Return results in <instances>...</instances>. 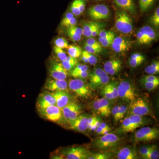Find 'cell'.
<instances>
[{
  "mask_svg": "<svg viewBox=\"0 0 159 159\" xmlns=\"http://www.w3.org/2000/svg\"><path fill=\"white\" fill-rule=\"evenodd\" d=\"M127 111L129 115L141 116H149L154 118V115L148 102L142 98H136L129 102Z\"/></svg>",
  "mask_w": 159,
  "mask_h": 159,
  "instance_id": "obj_1",
  "label": "cell"
},
{
  "mask_svg": "<svg viewBox=\"0 0 159 159\" xmlns=\"http://www.w3.org/2000/svg\"><path fill=\"white\" fill-rule=\"evenodd\" d=\"M38 111L43 118L57 124H62L65 120L62 110L56 105L49 106L46 108L38 109Z\"/></svg>",
  "mask_w": 159,
  "mask_h": 159,
  "instance_id": "obj_2",
  "label": "cell"
},
{
  "mask_svg": "<svg viewBox=\"0 0 159 159\" xmlns=\"http://www.w3.org/2000/svg\"><path fill=\"white\" fill-rule=\"evenodd\" d=\"M120 139L115 134L108 133L94 140V146L101 150H107L115 148L119 145Z\"/></svg>",
  "mask_w": 159,
  "mask_h": 159,
  "instance_id": "obj_3",
  "label": "cell"
},
{
  "mask_svg": "<svg viewBox=\"0 0 159 159\" xmlns=\"http://www.w3.org/2000/svg\"><path fill=\"white\" fill-rule=\"evenodd\" d=\"M116 27L117 30L123 34H130L132 32V20L124 10L117 11L116 17Z\"/></svg>",
  "mask_w": 159,
  "mask_h": 159,
  "instance_id": "obj_4",
  "label": "cell"
},
{
  "mask_svg": "<svg viewBox=\"0 0 159 159\" xmlns=\"http://www.w3.org/2000/svg\"><path fill=\"white\" fill-rule=\"evenodd\" d=\"M108 74L102 69L94 70L89 75V85L93 90L102 89L109 82Z\"/></svg>",
  "mask_w": 159,
  "mask_h": 159,
  "instance_id": "obj_5",
  "label": "cell"
},
{
  "mask_svg": "<svg viewBox=\"0 0 159 159\" xmlns=\"http://www.w3.org/2000/svg\"><path fill=\"white\" fill-rule=\"evenodd\" d=\"M146 121L143 116L129 115L122 121L121 130L124 133L133 132L139 127L145 125Z\"/></svg>",
  "mask_w": 159,
  "mask_h": 159,
  "instance_id": "obj_6",
  "label": "cell"
},
{
  "mask_svg": "<svg viewBox=\"0 0 159 159\" xmlns=\"http://www.w3.org/2000/svg\"><path fill=\"white\" fill-rule=\"evenodd\" d=\"M158 129L148 126L140 128L134 135L135 142H148L157 139L159 137Z\"/></svg>",
  "mask_w": 159,
  "mask_h": 159,
  "instance_id": "obj_7",
  "label": "cell"
},
{
  "mask_svg": "<svg viewBox=\"0 0 159 159\" xmlns=\"http://www.w3.org/2000/svg\"><path fill=\"white\" fill-rule=\"evenodd\" d=\"M68 87L70 90L77 97L85 98L90 96L91 90L82 79L75 78L70 80Z\"/></svg>",
  "mask_w": 159,
  "mask_h": 159,
  "instance_id": "obj_8",
  "label": "cell"
},
{
  "mask_svg": "<svg viewBox=\"0 0 159 159\" xmlns=\"http://www.w3.org/2000/svg\"><path fill=\"white\" fill-rule=\"evenodd\" d=\"M118 97L130 102L136 98L137 94L134 89L130 82L126 80L121 81L117 85Z\"/></svg>",
  "mask_w": 159,
  "mask_h": 159,
  "instance_id": "obj_9",
  "label": "cell"
},
{
  "mask_svg": "<svg viewBox=\"0 0 159 159\" xmlns=\"http://www.w3.org/2000/svg\"><path fill=\"white\" fill-rule=\"evenodd\" d=\"M62 110L64 118L69 123L74 121L81 114V108L80 105L74 100H71Z\"/></svg>",
  "mask_w": 159,
  "mask_h": 159,
  "instance_id": "obj_10",
  "label": "cell"
},
{
  "mask_svg": "<svg viewBox=\"0 0 159 159\" xmlns=\"http://www.w3.org/2000/svg\"><path fill=\"white\" fill-rule=\"evenodd\" d=\"M88 12L90 17L94 20L107 19L110 15L108 7L103 4L91 6L89 8Z\"/></svg>",
  "mask_w": 159,
  "mask_h": 159,
  "instance_id": "obj_11",
  "label": "cell"
},
{
  "mask_svg": "<svg viewBox=\"0 0 159 159\" xmlns=\"http://www.w3.org/2000/svg\"><path fill=\"white\" fill-rule=\"evenodd\" d=\"M62 155L67 159H88L91 153L82 146L72 147L63 151Z\"/></svg>",
  "mask_w": 159,
  "mask_h": 159,
  "instance_id": "obj_12",
  "label": "cell"
},
{
  "mask_svg": "<svg viewBox=\"0 0 159 159\" xmlns=\"http://www.w3.org/2000/svg\"><path fill=\"white\" fill-rule=\"evenodd\" d=\"M92 106L94 111L101 116L107 117L111 115L110 103L108 99L105 98L95 100L93 102Z\"/></svg>",
  "mask_w": 159,
  "mask_h": 159,
  "instance_id": "obj_13",
  "label": "cell"
},
{
  "mask_svg": "<svg viewBox=\"0 0 159 159\" xmlns=\"http://www.w3.org/2000/svg\"><path fill=\"white\" fill-rule=\"evenodd\" d=\"M49 72L50 76L53 79L65 80L67 77V71L64 68L61 63L54 61L50 63Z\"/></svg>",
  "mask_w": 159,
  "mask_h": 159,
  "instance_id": "obj_14",
  "label": "cell"
},
{
  "mask_svg": "<svg viewBox=\"0 0 159 159\" xmlns=\"http://www.w3.org/2000/svg\"><path fill=\"white\" fill-rule=\"evenodd\" d=\"M44 88L47 91L57 92L60 91H68V83L65 80H56L48 78L46 80Z\"/></svg>",
  "mask_w": 159,
  "mask_h": 159,
  "instance_id": "obj_15",
  "label": "cell"
},
{
  "mask_svg": "<svg viewBox=\"0 0 159 159\" xmlns=\"http://www.w3.org/2000/svg\"><path fill=\"white\" fill-rule=\"evenodd\" d=\"M89 116L86 114H80L74 121L70 123V129L79 132H84L88 127V119Z\"/></svg>",
  "mask_w": 159,
  "mask_h": 159,
  "instance_id": "obj_16",
  "label": "cell"
},
{
  "mask_svg": "<svg viewBox=\"0 0 159 159\" xmlns=\"http://www.w3.org/2000/svg\"><path fill=\"white\" fill-rule=\"evenodd\" d=\"M53 105H56V99L52 93L44 91L39 94L36 103L37 109L44 108Z\"/></svg>",
  "mask_w": 159,
  "mask_h": 159,
  "instance_id": "obj_17",
  "label": "cell"
},
{
  "mask_svg": "<svg viewBox=\"0 0 159 159\" xmlns=\"http://www.w3.org/2000/svg\"><path fill=\"white\" fill-rule=\"evenodd\" d=\"M130 41L122 37H115L111 44L113 50L116 53L128 51L131 47Z\"/></svg>",
  "mask_w": 159,
  "mask_h": 159,
  "instance_id": "obj_18",
  "label": "cell"
},
{
  "mask_svg": "<svg viewBox=\"0 0 159 159\" xmlns=\"http://www.w3.org/2000/svg\"><path fill=\"white\" fill-rule=\"evenodd\" d=\"M52 94L56 99V105L60 109L63 108L72 100V97L68 91H57L53 92Z\"/></svg>",
  "mask_w": 159,
  "mask_h": 159,
  "instance_id": "obj_19",
  "label": "cell"
},
{
  "mask_svg": "<svg viewBox=\"0 0 159 159\" xmlns=\"http://www.w3.org/2000/svg\"><path fill=\"white\" fill-rule=\"evenodd\" d=\"M122 69V62L118 59H112L107 61L103 66L104 70L107 74L114 75L119 73Z\"/></svg>",
  "mask_w": 159,
  "mask_h": 159,
  "instance_id": "obj_20",
  "label": "cell"
},
{
  "mask_svg": "<svg viewBox=\"0 0 159 159\" xmlns=\"http://www.w3.org/2000/svg\"><path fill=\"white\" fill-rule=\"evenodd\" d=\"M114 1L118 7L124 11H128L131 14H134L136 11L134 0H114Z\"/></svg>",
  "mask_w": 159,
  "mask_h": 159,
  "instance_id": "obj_21",
  "label": "cell"
},
{
  "mask_svg": "<svg viewBox=\"0 0 159 159\" xmlns=\"http://www.w3.org/2000/svg\"><path fill=\"white\" fill-rule=\"evenodd\" d=\"M117 158L119 159H136L138 158V154L134 148L130 147H124L118 152Z\"/></svg>",
  "mask_w": 159,
  "mask_h": 159,
  "instance_id": "obj_22",
  "label": "cell"
},
{
  "mask_svg": "<svg viewBox=\"0 0 159 159\" xmlns=\"http://www.w3.org/2000/svg\"><path fill=\"white\" fill-rule=\"evenodd\" d=\"M140 31L145 35L146 38V44L149 43L156 37V34L153 29L148 26H145L142 27L140 29Z\"/></svg>",
  "mask_w": 159,
  "mask_h": 159,
  "instance_id": "obj_23",
  "label": "cell"
},
{
  "mask_svg": "<svg viewBox=\"0 0 159 159\" xmlns=\"http://www.w3.org/2000/svg\"><path fill=\"white\" fill-rule=\"evenodd\" d=\"M99 23L93 21L87 22L84 24L82 29L83 34L86 37H91L92 32Z\"/></svg>",
  "mask_w": 159,
  "mask_h": 159,
  "instance_id": "obj_24",
  "label": "cell"
},
{
  "mask_svg": "<svg viewBox=\"0 0 159 159\" xmlns=\"http://www.w3.org/2000/svg\"><path fill=\"white\" fill-rule=\"evenodd\" d=\"M61 64L64 68L67 71H70L77 65V61L76 58L69 56L67 57L65 60L62 61Z\"/></svg>",
  "mask_w": 159,
  "mask_h": 159,
  "instance_id": "obj_25",
  "label": "cell"
},
{
  "mask_svg": "<svg viewBox=\"0 0 159 159\" xmlns=\"http://www.w3.org/2000/svg\"><path fill=\"white\" fill-rule=\"evenodd\" d=\"M67 52L69 56L77 58L81 56L82 51L79 46L71 45L67 48Z\"/></svg>",
  "mask_w": 159,
  "mask_h": 159,
  "instance_id": "obj_26",
  "label": "cell"
},
{
  "mask_svg": "<svg viewBox=\"0 0 159 159\" xmlns=\"http://www.w3.org/2000/svg\"><path fill=\"white\" fill-rule=\"evenodd\" d=\"M145 73L149 75H154L159 72V62L154 61L150 65L147 66L145 69Z\"/></svg>",
  "mask_w": 159,
  "mask_h": 159,
  "instance_id": "obj_27",
  "label": "cell"
},
{
  "mask_svg": "<svg viewBox=\"0 0 159 159\" xmlns=\"http://www.w3.org/2000/svg\"><path fill=\"white\" fill-rule=\"evenodd\" d=\"M155 2V0H139V6L141 11H147L153 6Z\"/></svg>",
  "mask_w": 159,
  "mask_h": 159,
  "instance_id": "obj_28",
  "label": "cell"
},
{
  "mask_svg": "<svg viewBox=\"0 0 159 159\" xmlns=\"http://www.w3.org/2000/svg\"><path fill=\"white\" fill-rule=\"evenodd\" d=\"M108 83L102 88L100 92V94L102 95L103 98H105L108 100H112L114 99L111 93Z\"/></svg>",
  "mask_w": 159,
  "mask_h": 159,
  "instance_id": "obj_29",
  "label": "cell"
},
{
  "mask_svg": "<svg viewBox=\"0 0 159 159\" xmlns=\"http://www.w3.org/2000/svg\"><path fill=\"white\" fill-rule=\"evenodd\" d=\"M159 152L156 146L153 145L150 147V150L148 154L144 157L145 159H159Z\"/></svg>",
  "mask_w": 159,
  "mask_h": 159,
  "instance_id": "obj_30",
  "label": "cell"
},
{
  "mask_svg": "<svg viewBox=\"0 0 159 159\" xmlns=\"http://www.w3.org/2000/svg\"><path fill=\"white\" fill-rule=\"evenodd\" d=\"M111 153L107 152H98L91 154L88 159H108L111 158Z\"/></svg>",
  "mask_w": 159,
  "mask_h": 159,
  "instance_id": "obj_31",
  "label": "cell"
},
{
  "mask_svg": "<svg viewBox=\"0 0 159 159\" xmlns=\"http://www.w3.org/2000/svg\"><path fill=\"white\" fill-rule=\"evenodd\" d=\"M115 38V34L111 35L107 37L99 38V42L102 46L104 47H109L112 43Z\"/></svg>",
  "mask_w": 159,
  "mask_h": 159,
  "instance_id": "obj_32",
  "label": "cell"
},
{
  "mask_svg": "<svg viewBox=\"0 0 159 159\" xmlns=\"http://www.w3.org/2000/svg\"><path fill=\"white\" fill-rule=\"evenodd\" d=\"M88 70L89 67L87 66L82 64L77 65L71 72V75L72 77H74L76 74L88 71Z\"/></svg>",
  "mask_w": 159,
  "mask_h": 159,
  "instance_id": "obj_33",
  "label": "cell"
},
{
  "mask_svg": "<svg viewBox=\"0 0 159 159\" xmlns=\"http://www.w3.org/2000/svg\"><path fill=\"white\" fill-rule=\"evenodd\" d=\"M55 46L61 49H67L69 47L67 41L63 37H59L55 39L54 41Z\"/></svg>",
  "mask_w": 159,
  "mask_h": 159,
  "instance_id": "obj_34",
  "label": "cell"
},
{
  "mask_svg": "<svg viewBox=\"0 0 159 159\" xmlns=\"http://www.w3.org/2000/svg\"><path fill=\"white\" fill-rule=\"evenodd\" d=\"M54 51L57 57L61 61L65 60L67 57L66 52L62 50V49L58 48L57 46L54 47Z\"/></svg>",
  "mask_w": 159,
  "mask_h": 159,
  "instance_id": "obj_35",
  "label": "cell"
},
{
  "mask_svg": "<svg viewBox=\"0 0 159 159\" xmlns=\"http://www.w3.org/2000/svg\"><path fill=\"white\" fill-rule=\"evenodd\" d=\"M82 53L85 55L87 60L88 63L92 65H95L97 62V57L93 54L89 53L86 51H82Z\"/></svg>",
  "mask_w": 159,
  "mask_h": 159,
  "instance_id": "obj_36",
  "label": "cell"
},
{
  "mask_svg": "<svg viewBox=\"0 0 159 159\" xmlns=\"http://www.w3.org/2000/svg\"><path fill=\"white\" fill-rule=\"evenodd\" d=\"M66 32L69 37H70V39H72L73 41H79L81 39V35L77 34L76 32H74V31L69 29V28H67Z\"/></svg>",
  "mask_w": 159,
  "mask_h": 159,
  "instance_id": "obj_37",
  "label": "cell"
},
{
  "mask_svg": "<svg viewBox=\"0 0 159 159\" xmlns=\"http://www.w3.org/2000/svg\"><path fill=\"white\" fill-rule=\"evenodd\" d=\"M144 84L145 88L148 91H152L157 88L159 85V81H153V82H142Z\"/></svg>",
  "mask_w": 159,
  "mask_h": 159,
  "instance_id": "obj_38",
  "label": "cell"
},
{
  "mask_svg": "<svg viewBox=\"0 0 159 159\" xmlns=\"http://www.w3.org/2000/svg\"><path fill=\"white\" fill-rule=\"evenodd\" d=\"M84 48L85 51L92 54H98L101 52L102 50V49L99 48L89 45L85 43L84 44Z\"/></svg>",
  "mask_w": 159,
  "mask_h": 159,
  "instance_id": "obj_39",
  "label": "cell"
},
{
  "mask_svg": "<svg viewBox=\"0 0 159 159\" xmlns=\"http://www.w3.org/2000/svg\"><path fill=\"white\" fill-rule=\"evenodd\" d=\"M151 22L152 25L155 26L158 28L159 26V7L157 8L156 10L155 11L154 13L151 18Z\"/></svg>",
  "mask_w": 159,
  "mask_h": 159,
  "instance_id": "obj_40",
  "label": "cell"
},
{
  "mask_svg": "<svg viewBox=\"0 0 159 159\" xmlns=\"http://www.w3.org/2000/svg\"><path fill=\"white\" fill-rule=\"evenodd\" d=\"M108 84L114 99H116L118 97V89L116 84L115 82H111L108 83Z\"/></svg>",
  "mask_w": 159,
  "mask_h": 159,
  "instance_id": "obj_41",
  "label": "cell"
},
{
  "mask_svg": "<svg viewBox=\"0 0 159 159\" xmlns=\"http://www.w3.org/2000/svg\"><path fill=\"white\" fill-rule=\"evenodd\" d=\"M85 43L89 45L93 46V47H96V48H99L102 49V46L99 41L93 38H89L87 40Z\"/></svg>",
  "mask_w": 159,
  "mask_h": 159,
  "instance_id": "obj_42",
  "label": "cell"
},
{
  "mask_svg": "<svg viewBox=\"0 0 159 159\" xmlns=\"http://www.w3.org/2000/svg\"><path fill=\"white\" fill-rule=\"evenodd\" d=\"M77 23V20L75 17H74L66 21L61 22V25L62 27L68 28L69 27H72V26L76 25Z\"/></svg>",
  "mask_w": 159,
  "mask_h": 159,
  "instance_id": "obj_43",
  "label": "cell"
},
{
  "mask_svg": "<svg viewBox=\"0 0 159 159\" xmlns=\"http://www.w3.org/2000/svg\"><path fill=\"white\" fill-rule=\"evenodd\" d=\"M77 5L80 13H82L85 9L86 0H74Z\"/></svg>",
  "mask_w": 159,
  "mask_h": 159,
  "instance_id": "obj_44",
  "label": "cell"
},
{
  "mask_svg": "<svg viewBox=\"0 0 159 159\" xmlns=\"http://www.w3.org/2000/svg\"><path fill=\"white\" fill-rule=\"evenodd\" d=\"M145 58L142 59H132L130 58L129 61V65L133 68H135L140 66L145 60Z\"/></svg>",
  "mask_w": 159,
  "mask_h": 159,
  "instance_id": "obj_45",
  "label": "cell"
},
{
  "mask_svg": "<svg viewBox=\"0 0 159 159\" xmlns=\"http://www.w3.org/2000/svg\"><path fill=\"white\" fill-rule=\"evenodd\" d=\"M142 82H153V81H159L158 77L154 76L153 75H149L145 76L141 79Z\"/></svg>",
  "mask_w": 159,
  "mask_h": 159,
  "instance_id": "obj_46",
  "label": "cell"
},
{
  "mask_svg": "<svg viewBox=\"0 0 159 159\" xmlns=\"http://www.w3.org/2000/svg\"><path fill=\"white\" fill-rule=\"evenodd\" d=\"M128 107L125 105L119 106V120H122L125 116V113L127 112Z\"/></svg>",
  "mask_w": 159,
  "mask_h": 159,
  "instance_id": "obj_47",
  "label": "cell"
},
{
  "mask_svg": "<svg viewBox=\"0 0 159 159\" xmlns=\"http://www.w3.org/2000/svg\"><path fill=\"white\" fill-rule=\"evenodd\" d=\"M119 106H115V107L112 109L111 110V113L112 115L114 120L116 122H118L119 121Z\"/></svg>",
  "mask_w": 159,
  "mask_h": 159,
  "instance_id": "obj_48",
  "label": "cell"
},
{
  "mask_svg": "<svg viewBox=\"0 0 159 159\" xmlns=\"http://www.w3.org/2000/svg\"><path fill=\"white\" fill-rule=\"evenodd\" d=\"M138 43L140 44H146V38L143 33L139 30L137 34Z\"/></svg>",
  "mask_w": 159,
  "mask_h": 159,
  "instance_id": "obj_49",
  "label": "cell"
},
{
  "mask_svg": "<svg viewBox=\"0 0 159 159\" xmlns=\"http://www.w3.org/2000/svg\"><path fill=\"white\" fill-rule=\"evenodd\" d=\"M113 34H115V33L113 31L101 30L99 31L98 35H99V38H105L108 37V36L113 35Z\"/></svg>",
  "mask_w": 159,
  "mask_h": 159,
  "instance_id": "obj_50",
  "label": "cell"
},
{
  "mask_svg": "<svg viewBox=\"0 0 159 159\" xmlns=\"http://www.w3.org/2000/svg\"><path fill=\"white\" fill-rule=\"evenodd\" d=\"M150 146H143L140 149V153L142 158L144 159V157L149 152L150 150Z\"/></svg>",
  "mask_w": 159,
  "mask_h": 159,
  "instance_id": "obj_51",
  "label": "cell"
},
{
  "mask_svg": "<svg viewBox=\"0 0 159 159\" xmlns=\"http://www.w3.org/2000/svg\"><path fill=\"white\" fill-rule=\"evenodd\" d=\"M103 26L102 25L99 23V24L95 27V29L93 30L92 35H91V37H95L97 36V35H98L99 31L101 30V29H102Z\"/></svg>",
  "mask_w": 159,
  "mask_h": 159,
  "instance_id": "obj_52",
  "label": "cell"
},
{
  "mask_svg": "<svg viewBox=\"0 0 159 159\" xmlns=\"http://www.w3.org/2000/svg\"><path fill=\"white\" fill-rule=\"evenodd\" d=\"M89 76V72L88 71H87L76 74V75H74L73 77L75 78H79V79H83L87 78Z\"/></svg>",
  "mask_w": 159,
  "mask_h": 159,
  "instance_id": "obj_53",
  "label": "cell"
},
{
  "mask_svg": "<svg viewBox=\"0 0 159 159\" xmlns=\"http://www.w3.org/2000/svg\"><path fill=\"white\" fill-rule=\"evenodd\" d=\"M98 119V117L95 116H89L88 119V129H90L94 123L96 122V120Z\"/></svg>",
  "mask_w": 159,
  "mask_h": 159,
  "instance_id": "obj_54",
  "label": "cell"
},
{
  "mask_svg": "<svg viewBox=\"0 0 159 159\" xmlns=\"http://www.w3.org/2000/svg\"><path fill=\"white\" fill-rule=\"evenodd\" d=\"M95 131H96V132L97 133V134L99 135L106 134L109 133L110 132L109 131L106 130V129H104L100 127L99 125L97 129H96Z\"/></svg>",
  "mask_w": 159,
  "mask_h": 159,
  "instance_id": "obj_55",
  "label": "cell"
},
{
  "mask_svg": "<svg viewBox=\"0 0 159 159\" xmlns=\"http://www.w3.org/2000/svg\"><path fill=\"white\" fill-rule=\"evenodd\" d=\"M69 29L74 31V32H76L77 34L79 35H81L83 34L82 29L81 28H79V27H76V26H73L72 27H69Z\"/></svg>",
  "mask_w": 159,
  "mask_h": 159,
  "instance_id": "obj_56",
  "label": "cell"
},
{
  "mask_svg": "<svg viewBox=\"0 0 159 159\" xmlns=\"http://www.w3.org/2000/svg\"><path fill=\"white\" fill-rule=\"evenodd\" d=\"M74 17V15L72 12H68L66 13V15L63 18L61 22H64Z\"/></svg>",
  "mask_w": 159,
  "mask_h": 159,
  "instance_id": "obj_57",
  "label": "cell"
},
{
  "mask_svg": "<svg viewBox=\"0 0 159 159\" xmlns=\"http://www.w3.org/2000/svg\"><path fill=\"white\" fill-rule=\"evenodd\" d=\"M99 126H100V127H102V128L104 129H106V130H108L109 131H110L111 130L110 127H109V126L106 123H105V122H101Z\"/></svg>",
  "mask_w": 159,
  "mask_h": 159,
  "instance_id": "obj_58",
  "label": "cell"
},
{
  "mask_svg": "<svg viewBox=\"0 0 159 159\" xmlns=\"http://www.w3.org/2000/svg\"><path fill=\"white\" fill-rule=\"evenodd\" d=\"M94 1H103V0H94Z\"/></svg>",
  "mask_w": 159,
  "mask_h": 159,
  "instance_id": "obj_59",
  "label": "cell"
}]
</instances>
